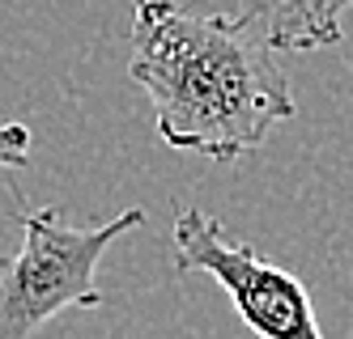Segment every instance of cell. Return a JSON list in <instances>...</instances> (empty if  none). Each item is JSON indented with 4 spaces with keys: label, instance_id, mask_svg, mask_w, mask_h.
Here are the masks:
<instances>
[{
    "label": "cell",
    "instance_id": "cell-1",
    "mask_svg": "<svg viewBox=\"0 0 353 339\" xmlns=\"http://www.w3.org/2000/svg\"><path fill=\"white\" fill-rule=\"evenodd\" d=\"M128 76L149 94L158 136L209 162H239L298 115L276 51L247 21L137 0Z\"/></svg>",
    "mask_w": 353,
    "mask_h": 339
},
{
    "label": "cell",
    "instance_id": "cell-2",
    "mask_svg": "<svg viewBox=\"0 0 353 339\" xmlns=\"http://www.w3.org/2000/svg\"><path fill=\"white\" fill-rule=\"evenodd\" d=\"M145 225V208L111 217L107 225L72 229L56 208L21 212V246L0 254V339H30L60 309L103 305L94 272L115 238Z\"/></svg>",
    "mask_w": 353,
    "mask_h": 339
},
{
    "label": "cell",
    "instance_id": "cell-3",
    "mask_svg": "<svg viewBox=\"0 0 353 339\" xmlns=\"http://www.w3.org/2000/svg\"><path fill=\"white\" fill-rule=\"evenodd\" d=\"M174 267L205 272L230 293L239 318L260 339H323L311 293L294 272L268 263L256 246L230 238L217 217L205 208L183 204L174 217Z\"/></svg>",
    "mask_w": 353,
    "mask_h": 339
},
{
    "label": "cell",
    "instance_id": "cell-4",
    "mask_svg": "<svg viewBox=\"0 0 353 339\" xmlns=\"http://www.w3.org/2000/svg\"><path fill=\"white\" fill-rule=\"evenodd\" d=\"M353 0H239V21H247L272 51H319L345 39L341 17Z\"/></svg>",
    "mask_w": 353,
    "mask_h": 339
},
{
    "label": "cell",
    "instance_id": "cell-5",
    "mask_svg": "<svg viewBox=\"0 0 353 339\" xmlns=\"http://www.w3.org/2000/svg\"><path fill=\"white\" fill-rule=\"evenodd\" d=\"M30 162V127L5 123L0 127V170H21Z\"/></svg>",
    "mask_w": 353,
    "mask_h": 339
}]
</instances>
